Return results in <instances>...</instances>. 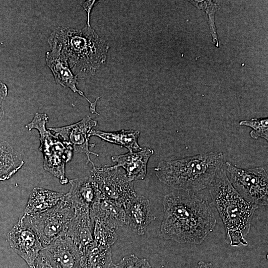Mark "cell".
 I'll list each match as a JSON object with an SVG mask.
<instances>
[{
    "instance_id": "cell-23",
    "label": "cell",
    "mask_w": 268,
    "mask_h": 268,
    "mask_svg": "<svg viewBox=\"0 0 268 268\" xmlns=\"http://www.w3.org/2000/svg\"><path fill=\"white\" fill-rule=\"evenodd\" d=\"M190 1L198 9H203L208 15V23L213 43L216 47H219V42L215 26V14L216 10L219 8V5L215 1L211 0H191Z\"/></svg>"
},
{
    "instance_id": "cell-18",
    "label": "cell",
    "mask_w": 268,
    "mask_h": 268,
    "mask_svg": "<svg viewBox=\"0 0 268 268\" xmlns=\"http://www.w3.org/2000/svg\"><path fill=\"white\" fill-rule=\"evenodd\" d=\"M66 194L35 187L31 192L24 215H32L45 211L64 199Z\"/></svg>"
},
{
    "instance_id": "cell-26",
    "label": "cell",
    "mask_w": 268,
    "mask_h": 268,
    "mask_svg": "<svg viewBox=\"0 0 268 268\" xmlns=\"http://www.w3.org/2000/svg\"><path fill=\"white\" fill-rule=\"evenodd\" d=\"M8 94L7 85L0 81V121L4 115V101Z\"/></svg>"
},
{
    "instance_id": "cell-1",
    "label": "cell",
    "mask_w": 268,
    "mask_h": 268,
    "mask_svg": "<svg viewBox=\"0 0 268 268\" xmlns=\"http://www.w3.org/2000/svg\"><path fill=\"white\" fill-rule=\"evenodd\" d=\"M160 232L166 240L200 244L213 230L215 218L206 201L194 194L172 192L163 200Z\"/></svg>"
},
{
    "instance_id": "cell-17",
    "label": "cell",
    "mask_w": 268,
    "mask_h": 268,
    "mask_svg": "<svg viewBox=\"0 0 268 268\" xmlns=\"http://www.w3.org/2000/svg\"><path fill=\"white\" fill-rule=\"evenodd\" d=\"M126 225L139 235L145 233L149 224L156 218L152 212L149 200L141 195L137 196L126 211Z\"/></svg>"
},
{
    "instance_id": "cell-7",
    "label": "cell",
    "mask_w": 268,
    "mask_h": 268,
    "mask_svg": "<svg viewBox=\"0 0 268 268\" xmlns=\"http://www.w3.org/2000/svg\"><path fill=\"white\" fill-rule=\"evenodd\" d=\"M223 167L232 186L244 200L257 207L268 205V177L263 167L243 169L229 161Z\"/></svg>"
},
{
    "instance_id": "cell-24",
    "label": "cell",
    "mask_w": 268,
    "mask_h": 268,
    "mask_svg": "<svg viewBox=\"0 0 268 268\" xmlns=\"http://www.w3.org/2000/svg\"><path fill=\"white\" fill-rule=\"evenodd\" d=\"M239 125L251 128L250 132L252 138L257 139L263 138L268 140V119L266 118H253L250 120H241Z\"/></svg>"
},
{
    "instance_id": "cell-4",
    "label": "cell",
    "mask_w": 268,
    "mask_h": 268,
    "mask_svg": "<svg viewBox=\"0 0 268 268\" xmlns=\"http://www.w3.org/2000/svg\"><path fill=\"white\" fill-rule=\"evenodd\" d=\"M48 43L60 48L72 71L92 74L106 62L109 49L106 41L87 25L81 29L59 26L51 33Z\"/></svg>"
},
{
    "instance_id": "cell-5",
    "label": "cell",
    "mask_w": 268,
    "mask_h": 268,
    "mask_svg": "<svg viewBox=\"0 0 268 268\" xmlns=\"http://www.w3.org/2000/svg\"><path fill=\"white\" fill-rule=\"evenodd\" d=\"M49 117L46 113H37L32 121L25 126L29 131L37 130L40 135L39 150L43 156L44 169L59 179L64 185L69 180L66 177V164L73 155V149L58 135L46 128Z\"/></svg>"
},
{
    "instance_id": "cell-9",
    "label": "cell",
    "mask_w": 268,
    "mask_h": 268,
    "mask_svg": "<svg viewBox=\"0 0 268 268\" xmlns=\"http://www.w3.org/2000/svg\"><path fill=\"white\" fill-rule=\"evenodd\" d=\"M48 44L51 50L46 54V62L53 73L55 82L57 84L64 87H67L73 92L77 93L82 96L89 103L91 113L99 115L96 111V105L100 97H97L95 101L91 102L82 91L77 88V75L74 74L71 69L67 59L57 45L52 43Z\"/></svg>"
},
{
    "instance_id": "cell-8",
    "label": "cell",
    "mask_w": 268,
    "mask_h": 268,
    "mask_svg": "<svg viewBox=\"0 0 268 268\" xmlns=\"http://www.w3.org/2000/svg\"><path fill=\"white\" fill-rule=\"evenodd\" d=\"M96 183L102 195L122 207L125 211L136 200L133 182L128 179L120 167H93L89 175Z\"/></svg>"
},
{
    "instance_id": "cell-25",
    "label": "cell",
    "mask_w": 268,
    "mask_h": 268,
    "mask_svg": "<svg viewBox=\"0 0 268 268\" xmlns=\"http://www.w3.org/2000/svg\"><path fill=\"white\" fill-rule=\"evenodd\" d=\"M113 266L115 268H151L146 259L139 258L134 254L125 256Z\"/></svg>"
},
{
    "instance_id": "cell-11",
    "label": "cell",
    "mask_w": 268,
    "mask_h": 268,
    "mask_svg": "<svg viewBox=\"0 0 268 268\" xmlns=\"http://www.w3.org/2000/svg\"><path fill=\"white\" fill-rule=\"evenodd\" d=\"M97 122L87 116L79 122L64 127L50 128L49 130L59 136L64 141L71 146L75 152L85 154L87 158V163L94 164L90 158V154L98 156L99 154L90 150V147L95 144L89 143L90 132L96 127Z\"/></svg>"
},
{
    "instance_id": "cell-12",
    "label": "cell",
    "mask_w": 268,
    "mask_h": 268,
    "mask_svg": "<svg viewBox=\"0 0 268 268\" xmlns=\"http://www.w3.org/2000/svg\"><path fill=\"white\" fill-rule=\"evenodd\" d=\"M41 252L56 268H82V254L67 236L59 237Z\"/></svg>"
},
{
    "instance_id": "cell-22",
    "label": "cell",
    "mask_w": 268,
    "mask_h": 268,
    "mask_svg": "<svg viewBox=\"0 0 268 268\" xmlns=\"http://www.w3.org/2000/svg\"><path fill=\"white\" fill-rule=\"evenodd\" d=\"M93 223V242L94 244L101 248H111L118 238L115 229L101 221H94Z\"/></svg>"
},
{
    "instance_id": "cell-28",
    "label": "cell",
    "mask_w": 268,
    "mask_h": 268,
    "mask_svg": "<svg viewBox=\"0 0 268 268\" xmlns=\"http://www.w3.org/2000/svg\"><path fill=\"white\" fill-rule=\"evenodd\" d=\"M98 1L96 0H85L82 3V6L87 14V26L91 27L90 24V13L92 8L95 3Z\"/></svg>"
},
{
    "instance_id": "cell-21",
    "label": "cell",
    "mask_w": 268,
    "mask_h": 268,
    "mask_svg": "<svg viewBox=\"0 0 268 268\" xmlns=\"http://www.w3.org/2000/svg\"><path fill=\"white\" fill-rule=\"evenodd\" d=\"M112 264L111 248H103L94 242L82 254V268H110Z\"/></svg>"
},
{
    "instance_id": "cell-2",
    "label": "cell",
    "mask_w": 268,
    "mask_h": 268,
    "mask_svg": "<svg viewBox=\"0 0 268 268\" xmlns=\"http://www.w3.org/2000/svg\"><path fill=\"white\" fill-rule=\"evenodd\" d=\"M209 188L212 202L223 222L227 242L234 247L247 245L245 238L258 207L247 202L236 191L229 180L223 166Z\"/></svg>"
},
{
    "instance_id": "cell-15",
    "label": "cell",
    "mask_w": 268,
    "mask_h": 268,
    "mask_svg": "<svg viewBox=\"0 0 268 268\" xmlns=\"http://www.w3.org/2000/svg\"><path fill=\"white\" fill-rule=\"evenodd\" d=\"M69 191L67 195L73 207H89L99 200L102 195L96 183L90 176L69 180Z\"/></svg>"
},
{
    "instance_id": "cell-14",
    "label": "cell",
    "mask_w": 268,
    "mask_h": 268,
    "mask_svg": "<svg viewBox=\"0 0 268 268\" xmlns=\"http://www.w3.org/2000/svg\"><path fill=\"white\" fill-rule=\"evenodd\" d=\"M154 153L152 149L144 147L136 152L114 155L111 160L116 163V167L123 168L129 180L133 182L145 178L148 160Z\"/></svg>"
},
{
    "instance_id": "cell-16",
    "label": "cell",
    "mask_w": 268,
    "mask_h": 268,
    "mask_svg": "<svg viewBox=\"0 0 268 268\" xmlns=\"http://www.w3.org/2000/svg\"><path fill=\"white\" fill-rule=\"evenodd\" d=\"M89 214L93 222L101 221L115 229L126 225L125 210L103 195L99 200L89 207Z\"/></svg>"
},
{
    "instance_id": "cell-20",
    "label": "cell",
    "mask_w": 268,
    "mask_h": 268,
    "mask_svg": "<svg viewBox=\"0 0 268 268\" xmlns=\"http://www.w3.org/2000/svg\"><path fill=\"white\" fill-rule=\"evenodd\" d=\"M24 164L20 153L6 141L0 139V181L10 179Z\"/></svg>"
},
{
    "instance_id": "cell-3",
    "label": "cell",
    "mask_w": 268,
    "mask_h": 268,
    "mask_svg": "<svg viewBox=\"0 0 268 268\" xmlns=\"http://www.w3.org/2000/svg\"><path fill=\"white\" fill-rule=\"evenodd\" d=\"M221 152H209L171 161H162L154 168L163 184L177 190L200 191L210 185L223 167Z\"/></svg>"
},
{
    "instance_id": "cell-29",
    "label": "cell",
    "mask_w": 268,
    "mask_h": 268,
    "mask_svg": "<svg viewBox=\"0 0 268 268\" xmlns=\"http://www.w3.org/2000/svg\"><path fill=\"white\" fill-rule=\"evenodd\" d=\"M197 268H218L214 266L210 263H206L203 261H200L198 264Z\"/></svg>"
},
{
    "instance_id": "cell-10",
    "label": "cell",
    "mask_w": 268,
    "mask_h": 268,
    "mask_svg": "<svg viewBox=\"0 0 268 268\" xmlns=\"http://www.w3.org/2000/svg\"><path fill=\"white\" fill-rule=\"evenodd\" d=\"M7 236L11 248L31 268L43 247L37 235L22 216Z\"/></svg>"
},
{
    "instance_id": "cell-13",
    "label": "cell",
    "mask_w": 268,
    "mask_h": 268,
    "mask_svg": "<svg viewBox=\"0 0 268 268\" xmlns=\"http://www.w3.org/2000/svg\"><path fill=\"white\" fill-rule=\"evenodd\" d=\"M74 215L65 235L69 237L82 254L93 242L94 223L90 218L89 208L73 207Z\"/></svg>"
},
{
    "instance_id": "cell-27",
    "label": "cell",
    "mask_w": 268,
    "mask_h": 268,
    "mask_svg": "<svg viewBox=\"0 0 268 268\" xmlns=\"http://www.w3.org/2000/svg\"><path fill=\"white\" fill-rule=\"evenodd\" d=\"M30 268H56L53 267L45 256L40 252L38 257Z\"/></svg>"
},
{
    "instance_id": "cell-19",
    "label": "cell",
    "mask_w": 268,
    "mask_h": 268,
    "mask_svg": "<svg viewBox=\"0 0 268 268\" xmlns=\"http://www.w3.org/2000/svg\"><path fill=\"white\" fill-rule=\"evenodd\" d=\"M90 135L127 148L130 152H136L142 149L137 142L140 135L138 131L123 129L116 132H104L92 129Z\"/></svg>"
},
{
    "instance_id": "cell-6",
    "label": "cell",
    "mask_w": 268,
    "mask_h": 268,
    "mask_svg": "<svg viewBox=\"0 0 268 268\" xmlns=\"http://www.w3.org/2000/svg\"><path fill=\"white\" fill-rule=\"evenodd\" d=\"M74 212L66 193L64 199L51 208L37 214L22 216L36 233L44 248L65 235Z\"/></svg>"
}]
</instances>
